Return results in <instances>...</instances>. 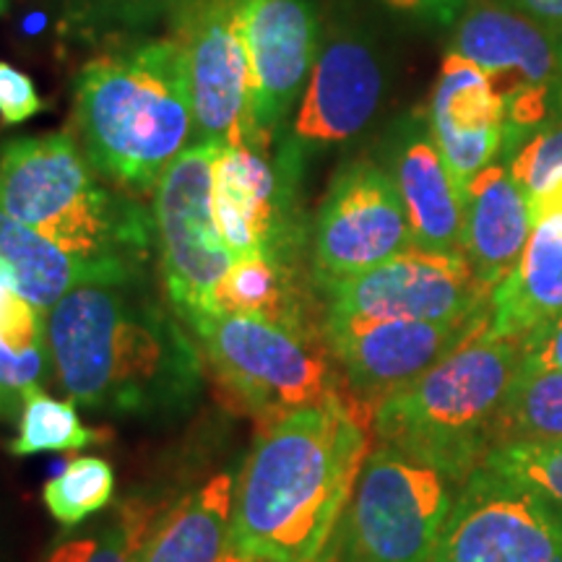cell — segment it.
Here are the masks:
<instances>
[{
    "label": "cell",
    "mask_w": 562,
    "mask_h": 562,
    "mask_svg": "<svg viewBox=\"0 0 562 562\" xmlns=\"http://www.w3.org/2000/svg\"><path fill=\"white\" fill-rule=\"evenodd\" d=\"M430 562H562V508L480 467L459 487Z\"/></svg>",
    "instance_id": "cell-12"
},
{
    "label": "cell",
    "mask_w": 562,
    "mask_h": 562,
    "mask_svg": "<svg viewBox=\"0 0 562 562\" xmlns=\"http://www.w3.org/2000/svg\"><path fill=\"white\" fill-rule=\"evenodd\" d=\"M508 170L521 191L533 199L562 178V125H547L531 133L513 154Z\"/></svg>",
    "instance_id": "cell-31"
},
{
    "label": "cell",
    "mask_w": 562,
    "mask_h": 562,
    "mask_svg": "<svg viewBox=\"0 0 562 562\" xmlns=\"http://www.w3.org/2000/svg\"><path fill=\"white\" fill-rule=\"evenodd\" d=\"M157 521L154 503L128 497L97 529L55 547L47 562H140V552Z\"/></svg>",
    "instance_id": "cell-26"
},
{
    "label": "cell",
    "mask_w": 562,
    "mask_h": 562,
    "mask_svg": "<svg viewBox=\"0 0 562 562\" xmlns=\"http://www.w3.org/2000/svg\"><path fill=\"white\" fill-rule=\"evenodd\" d=\"M430 133L461 193L505 149V110L487 76L459 53L442 58L430 97Z\"/></svg>",
    "instance_id": "cell-18"
},
{
    "label": "cell",
    "mask_w": 562,
    "mask_h": 562,
    "mask_svg": "<svg viewBox=\"0 0 562 562\" xmlns=\"http://www.w3.org/2000/svg\"><path fill=\"white\" fill-rule=\"evenodd\" d=\"M451 53L482 68L501 97L505 149L539 131L560 76V53L544 21L510 3L472 0L456 21Z\"/></svg>",
    "instance_id": "cell-9"
},
{
    "label": "cell",
    "mask_w": 562,
    "mask_h": 562,
    "mask_svg": "<svg viewBox=\"0 0 562 562\" xmlns=\"http://www.w3.org/2000/svg\"><path fill=\"white\" fill-rule=\"evenodd\" d=\"M250 58V144L269 151L321 53L315 0H243Z\"/></svg>",
    "instance_id": "cell-17"
},
{
    "label": "cell",
    "mask_w": 562,
    "mask_h": 562,
    "mask_svg": "<svg viewBox=\"0 0 562 562\" xmlns=\"http://www.w3.org/2000/svg\"><path fill=\"white\" fill-rule=\"evenodd\" d=\"M115 497V469L100 456L70 459L42 490V501L60 526H81Z\"/></svg>",
    "instance_id": "cell-28"
},
{
    "label": "cell",
    "mask_w": 562,
    "mask_h": 562,
    "mask_svg": "<svg viewBox=\"0 0 562 562\" xmlns=\"http://www.w3.org/2000/svg\"><path fill=\"white\" fill-rule=\"evenodd\" d=\"M216 313L245 315L266 323H277L297 331L315 328L311 297L297 279V266L277 263L269 258L235 261L214 294Z\"/></svg>",
    "instance_id": "cell-24"
},
{
    "label": "cell",
    "mask_w": 562,
    "mask_h": 562,
    "mask_svg": "<svg viewBox=\"0 0 562 562\" xmlns=\"http://www.w3.org/2000/svg\"><path fill=\"white\" fill-rule=\"evenodd\" d=\"M508 442L562 446V370H521L497 430V446Z\"/></svg>",
    "instance_id": "cell-25"
},
{
    "label": "cell",
    "mask_w": 562,
    "mask_h": 562,
    "mask_svg": "<svg viewBox=\"0 0 562 562\" xmlns=\"http://www.w3.org/2000/svg\"><path fill=\"white\" fill-rule=\"evenodd\" d=\"M237 562H273V560H237ZM305 562H336V550H334V542L326 547V552L323 554H318V558H313V560H305Z\"/></svg>",
    "instance_id": "cell-38"
},
{
    "label": "cell",
    "mask_w": 562,
    "mask_h": 562,
    "mask_svg": "<svg viewBox=\"0 0 562 562\" xmlns=\"http://www.w3.org/2000/svg\"><path fill=\"white\" fill-rule=\"evenodd\" d=\"M368 453L364 422L341 396L269 422L237 476L229 550L243 560L318 558Z\"/></svg>",
    "instance_id": "cell-1"
},
{
    "label": "cell",
    "mask_w": 562,
    "mask_h": 562,
    "mask_svg": "<svg viewBox=\"0 0 562 562\" xmlns=\"http://www.w3.org/2000/svg\"><path fill=\"white\" fill-rule=\"evenodd\" d=\"M108 438L104 430H91L79 417L76 402L53 398L37 389L24 398L19 414L16 438L9 442V453L16 459L37 453L81 451Z\"/></svg>",
    "instance_id": "cell-27"
},
{
    "label": "cell",
    "mask_w": 562,
    "mask_h": 562,
    "mask_svg": "<svg viewBox=\"0 0 562 562\" xmlns=\"http://www.w3.org/2000/svg\"><path fill=\"white\" fill-rule=\"evenodd\" d=\"M459 487L430 463L378 446L334 531L336 562H430Z\"/></svg>",
    "instance_id": "cell-7"
},
{
    "label": "cell",
    "mask_w": 562,
    "mask_h": 562,
    "mask_svg": "<svg viewBox=\"0 0 562 562\" xmlns=\"http://www.w3.org/2000/svg\"><path fill=\"white\" fill-rule=\"evenodd\" d=\"M302 161L281 146L269 159L256 146H229L214 159L216 224L235 261L269 258L297 266L311 243L300 209Z\"/></svg>",
    "instance_id": "cell-10"
},
{
    "label": "cell",
    "mask_w": 562,
    "mask_h": 562,
    "mask_svg": "<svg viewBox=\"0 0 562 562\" xmlns=\"http://www.w3.org/2000/svg\"><path fill=\"white\" fill-rule=\"evenodd\" d=\"M53 368L47 344L16 349L0 339V419H19L24 398L42 389L47 370Z\"/></svg>",
    "instance_id": "cell-30"
},
{
    "label": "cell",
    "mask_w": 562,
    "mask_h": 562,
    "mask_svg": "<svg viewBox=\"0 0 562 562\" xmlns=\"http://www.w3.org/2000/svg\"><path fill=\"white\" fill-rule=\"evenodd\" d=\"M385 9L404 13V16L430 21L438 26H451L461 19L472 0H378Z\"/></svg>",
    "instance_id": "cell-35"
},
{
    "label": "cell",
    "mask_w": 562,
    "mask_h": 562,
    "mask_svg": "<svg viewBox=\"0 0 562 562\" xmlns=\"http://www.w3.org/2000/svg\"><path fill=\"white\" fill-rule=\"evenodd\" d=\"M0 211L76 256L136 277L151 256V216L125 191L102 186L68 133L0 144Z\"/></svg>",
    "instance_id": "cell-5"
},
{
    "label": "cell",
    "mask_w": 562,
    "mask_h": 562,
    "mask_svg": "<svg viewBox=\"0 0 562 562\" xmlns=\"http://www.w3.org/2000/svg\"><path fill=\"white\" fill-rule=\"evenodd\" d=\"M383 91L385 66L375 42L357 30L336 32L321 45L284 149L305 165L311 154L349 144L378 115Z\"/></svg>",
    "instance_id": "cell-16"
},
{
    "label": "cell",
    "mask_w": 562,
    "mask_h": 562,
    "mask_svg": "<svg viewBox=\"0 0 562 562\" xmlns=\"http://www.w3.org/2000/svg\"><path fill=\"white\" fill-rule=\"evenodd\" d=\"M482 467L526 484L562 508V446L508 442L492 448Z\"/></svg>",
    "instance_id": "cell-29"
},
{
    "label": "cell",
    "mask_w": 562,
    "mask_h": 562,
    "mask_svg": "<svg viewBox=\"0 0 562 562\" xmlns=\"http://www.w3.org/2000/svg\"><path fill=\"white\" fill-rule=\"evenodd\" d=\"M0 277L40 313H50L79 286L136 284L140 277L123 266L76 256L26 224L0 211Z\"/></svg>",
    "instance_id": "cell-21"
},
{
    "label": "cell",
    "mask_w": 562,
    "mask_h": 562,
    "mask_svg": "<svg viewBox=\"0 0 562 562\" xmlns=\"http://www.w3.org/2000/svg\"><path fill=\"white\" fill-rule=\"evenodd\" d=\"M178 42L188 60L195 140L250 144V58L243 0H188Z\"/></svg>",
    "instance_id": "cell-14"
},
{
    "label": "cell",
    "mask_w": 562,
    "mask_h": 562,
    "mask_svg": "<svg viewBox=\"0 0 562 562\" xmlns=\"http://www.w3.org/2000/svg\"><path fill=\"white\" fill-rule=\"evenodd\" d=\"M529 209H531V222L547 214H562V178L554 180L552 186L544 188L542 193H537L533 199H529Z\"/></svg>",
    "instance_id": "cell-37"
},
{
    "label": "cell",
    "mask_w": 562,
    "mask_h": 562,
    "mask_svg": "<svg viewBox=\"0 0 562 562\" xmlns=\"http://www.w3.org/2000/svg\"><path fill=\"white\" fill-rule=\"evenodd\" d=\"M526 370H562V315L524 339Z\"/></svg>",
    "instance_id": "cell-34"
},
{
    "label": "cell",
    "mask_w": 562,
    "mask_h": 562,
    "mask_svg": "<svg viewBox=\"0 0 562 562\" xmlns=\"http://www.w3.org/2000/svg\"><path fill=\"white\" fill-rule=\"evenodd\" d=\"M323 315L341 318L472 321L487 313L490 286L463 252L409 248L375 269L321 290Z\"/></svg>",
    "instance_id": "cell-13"
},
{
    "label": "cell",
    "mask_w": 562,
    "mask_h": 562,
    "mask_svg": "<svg viewBox=\"0 0 562 562\" xmlns=\"http://www.w3.org/2000/svg\"><path fill=\"white\" fill-rule=\"evenodd\" d=\"M232 472L211 476L172 505L146 539L140 562H237L229 550L232 505H235Z\"/></svg>",
    "instance_id": "cell-23"
},
{
    "label": "cell",
    "mask_w": 562,
    "mask_h": 562,
    "mask_svg": "<svg viewBox=\"0 0 562 562\" xmlns=\"http://www.w3.org/2000/svg\"><path fill=\"white\" fill-rule=\"evenodd\" d=\"M136 284L79 286L47 313L53 372L87 409L175 417L201 391V349Z\"/></svg>",
    "instance_id": "cell-2"
},
{
    "label": "cell",
    "mask_w": 562,
    "mask_h": 562,
    "mask_svg": "<svg viewBox=\"0 0 562 562\" xmlns=\"http://www.w3.org/2000/svg\"><path fill=\"white\" fill-rule=\"evenodd\" d=\"M490 321H404V318H341L323 315V336L339 364L344 381L364 404L378 402L406 383L417 381L442 357L472 339Z\"/></svg>",
    "instance_id": "cell-15"
},
{
    "label": "cell",
    "mask_w": 562,
    "mask_h": 562,
    "mask_svg": "<svg viewBox=\"0 0 562 562\" xmlns=\"http://www.w3.org/2000/svg\"><path fill=\"white\" fill-rule=\"evenodd\" d=\"M508 3L533 19L544 21V24L562 26V0H508Z\"/></svg>",
    "instance_id": "cell-36"
},
{
    "label": "cell",
    "mask_w": 562,
    "mask_h": 562,
    "mask_svg": "<svg viewBox=\"0 0 562 562\" xmlns=\"http://www.w3.org/2000/svg\"><path fill=\"white\" fill-rule=\"evenodd\" d=\"M0 339L16 349L47 344V315L0 277Z\"/></svg>",
    "instance_id": "cell-32"
},
{
    "label": "cell",
    "mask_w": 562,
    "mask_h": 562,
    "mask_svg": "<svg viewBox=\"0 0 562 562\" xmlns=\"http://www.w3.org/2000/svg\"><path fill=\"white\" fill-rule=\"evenodd\" d=\"M193 336L224 391L266 425L339 396L344 375L323 331L216 313Z\"/></svg>",
    "instance_id": "cell-6"
},
{
    "label": "cell",
    "mask_w": 562,
    "mask_h": 562,
    "mask_svg": "<svg viewBox=\"0 0 562 562\" xmlns=\"http://www.w3.org/2000/svg\"><path fill=\"white\" fill-rule=\"evenodd\" d=\"M562 315V214L531 222L516 269L490 292L492 336L529 339Z\"/></svg>",
    "instance_id": "cell-22"
},
{
    "label": "cell",
    "mask_w": 562,
    "mask_h": 562,
    "mask_svg": "<svg viewBox=\"0 0 562 562\" xmlns=\"http://www.w3.org/2000/svg\"><path fill=\"white\" fill-rule=\"evenodd\" d=\"M524 370V341L487 326L389 393L372 409L378 446L396 448L463 484L497 446L508 396Z\"/></svg>",
    "instance_id": "cell-4"
},
{
    "label": "cell",
    "mask_w": 562,
    "mask_h": 562,
    "mask_svg": "<svg viewBox=\"0 0 562 562\" xmlns=\"http://www.w3.org/2000/svg\"><path fill=\"white\" fill-rule=\"evenodd\" d=\"M76 128L102 178L125 193H151L195 140L180 42L154 40L89 60L76 76Z\"/></svg>",
    "instance_id": "cell-3"
},
{
    "label": "cell",
    "mask_w": 562,
    "mask_h": 562,
    "mask_svg": "<svg viewBox=\"0 0 562 562\" xmlns=\"http://www.w3.org/2000/svg\"><path fill=\"white\" fill-rule=\"evenodd\" d=\"M45 108L32 76L0 60V125H21L37 117Z\"/></svg>",
    "instance_id": "cell-33"
},
{
    "label": "cell",
    "mask_w": 562,
    "mask_h": 562,
    "mask_svg": "<svg viewBox=\"0 0 562 562\" xmlns=\"http://www.w3.org/2000/svg\"><path fill=\"white\" fill-rule=\"evenodd\" d=\"M414 248L409 220L391 172L372 159L341 167L311 232L313 281L331 286Z\"/></svg>",
    "instance_id": "cell-11"
},
{
    "label": "cell",
    "mask_w": 562,
    "mask_h": 562,
    "mask_svg": "<svg viewBox=\"0 0 562 562\" xmlns=\"http://www.w3.org/2000/svg\"><path fill=\"white\" fill-rule=\"evenodd\" d=\"M220 146L193 140L154 188V237L172 311L199 331L214 318V294L235 263L214 211V159Z\"/></svg>",
    "instance_id": "cell-8"
},
{
    "label": "cell",
    "mask_w": 562,
    "mask_h": 562,
    "mask_svg": "<svg viewBox=\"0 0 562 562\" xmlns=\"http://www.w3.org/2000/svg\"><path fill=\"white\" fill-rule=\"evenodd\" d=\"M5 11H9V0H0V16H3Z\"/></svg>",
    "instance_id": "cell-39"
},
{
    "label": "cell",
    "mask_w": 562,
    "mask_h": 562,
    "mask_svg": "<svg viewBox=\"0 0 562 562\" xmlns=\"http://www.w3.org/2000/svg\"><path fill=\"white\" fill-rule=\"evenodd\" d=\"M389 172L402 195L414 248L463 252V193L435 144L430 123L417 115L398 123Z\"/></svg>",
    "instance_id": "cell-19"
},
{
    "label": "cell",
    "mask_w": 562,
    "mask_h": 562,
    "mask_svg": "<svg viewBox=\"0 0 562 562\" xmlns=\"http://www.w3.org/2000/svg\"><path fill=\"white\" fill-rule=\"evenodd\" d=\"M529 235V195L508 167L492 161L463 188V256L490 292L516 269Z\"/></svg>",
    "instance_id": "cell-20"
}]
</instances>
